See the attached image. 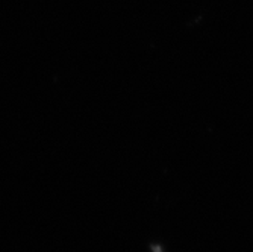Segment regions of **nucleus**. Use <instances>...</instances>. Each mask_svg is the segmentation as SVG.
I'll return each instance as SVG.
<instances>
[]
</instances>
